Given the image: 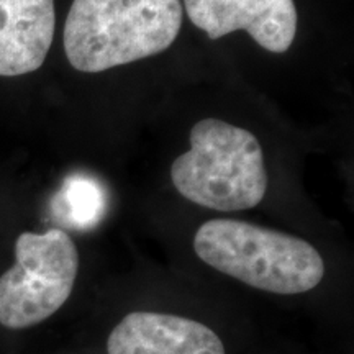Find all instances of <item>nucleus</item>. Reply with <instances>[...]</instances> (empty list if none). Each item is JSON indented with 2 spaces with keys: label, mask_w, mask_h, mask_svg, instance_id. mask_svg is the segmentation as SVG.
Instances as JSON below:
<instances>
[{
  "label": "nucleus",
  "mask_w": 354,
  "mask_h": 354,
  "mask_svg": "<svg viewBox=\"0 0 354 354\" xmlns=\"http://www.w3.org/2000/svg\"><path fill=\"white\" fill-rule=\"evenodd\" d=\"M107 354H227V346L216 331L194 318L136 310L109 333Z\"/></svg>",
  "instance_id": "423d86ee"
},
{
  "label": "nucleus",
  "mask_w": 354,
  "mask_h": 354,
  "mask_svg": "<svg viewBox=\"0 0 354 354\" xmlns=\"http://www.w3.org/2000/svg\"><path fill=\"white\" fill-rule=\"evenodd\" d=\"M184 7L210 39L243 30L264 50L286 53L297 33L294 0H184Z\"/></svg>",
  "instance_id": "39448f33"
},
{
  "label": "nucleus",
  "mask_w": 354,
  "mask_h": 354,
  "mask_svg": "<svg viewBox=\"0 0 354 354\" xmlns=\"http://www.w3.org/2000/svg\"><path fill=\"white\" fill-rule=\"evenodd\" d=\"M55 26V0H0V76H24L41 68Z\"/></svg>",
  "instance_id": "0eeeda50"
},
{
  "label": "nucleus",
  "mask_w": 354,
  "mask_h": 354,
  "mask_svg": "<svg viewBox=\"0 0 354 354\" xmlns=\"http://www.w3.org/2000/svg\"><path fill=\"white\" fill-rule=\"evenodd\" d=\"M77 272V246L64 230L21 233L15 264L0 276V325L25 330L48 320L69 300Z\"/></svg>",
  "instance_id": "20e7f679"
},
{
  "label": "nucleus",
  "mask_w": 354,
  "mask_h": 354,
  "mask_svg": "<svg viewBox=\"0 0 354 354\" xmlns=\"http://www.w3.org/2000/svg\"><path fill=\"white\" fill-rule=\"evenodd\" d=\"M190 149L174 159L171 179L189 202L216 212L259 205L268 190V171L259 141L251 131L216 118L190 130Z\"/></svg>",
  "instance_id": "7ed1b4c3"
},
{
  "label": "nucleus",
  "mask_w": 354,
  "mask_h": 354,
  "mask_svg": "<svg viewBox=\"0 0 354 354\" xmlns=\"http://www.w3.org/2000/svg\"><path fill=\"white\" fill-rule=\"evenodd\" d=\"M194 251L215 271L276 295L305 294L325 276V263L315 246L250 221H205L194 236Z\"/></svg>",
  "instance_id": "f03ea898"
},
{
  "label": "nucleus",
  "mask_w": 354,
  "mask_h": 354,
  "mask_svg": "<svg viewBox=\"0 0 354 354\" xmlns=\"http://www.w3.org/2000/svg\"><path fill=\"white\" fill-rule=\"evenodd\" d=\"M180 26V0H74L64 51L74 69L102 73L166 51Z\"/></svg>",
  "instance_id": "f257e3e1"
}]
</instances>
